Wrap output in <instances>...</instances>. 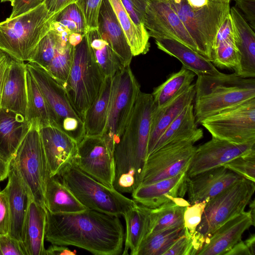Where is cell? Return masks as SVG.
I'll return each instance as SVG.
<instances>
[{
	"instance_id": "obj_1",
	"label": "cell",
	"mask_w": 255,
	"mask_h": 255,
	"mask_svg": "<svg viewBox=\"0 0 255 255\" xmlns=\"http://www.w3.org/2000/svg\"><path fill=\"white\" fill-rule=\"evenodd\" d=\"M46 211L45 239L51 244L73 246L96 255H119L125 232L119 217L87 209L76 213Z\"/></svg>"
},
{
	"instance_id": "obj_2",
	"label": "cell",
	"mask_w": 255,
	"mask_h": 255,
	"mask_svg": "<svg viewBox=\"0 0 255 255\" xmlns=\"http://www.w3.org/2000/svg\"><path fill=\"white\" fill-rule=\"evenodd\" d=\"M155 108L151 94L140 91L115 146L113 188L122 194L131 193L140 184Z\"/></svg>"
},
{
	"instance_id": "obj_3",
	"label": "cell",
	"mask_w": 255,
	"mask_h": 255,
	"mask_svg": "<svg viewBox=\"0 0 255 255\" xmlns=\"http://www.w3.org/2000/svg\"><path fill=\"white\" fill-rule=\"evenodd\" d=\"M194 114L196 123L223 110L255 98V78L235 73L197 76Z\"/></svg>"
},
{
	"instance_id": "obj_4",
	"label": "cell",
	"mask_w": 255,
	"mask_h": 255,
	"mask_svg": "<svg viewBox=\"0 0 255 255\" xmlns=\"http://www.w3.org/2000/svg\"><path fill=\"white\" fill-rule=\"evenodd\" d=\"M166 0L182 21L198 52L212 62L213 42L219 29L230 13V0Z\"/></svg>"
},
{
	"instance_id": "obj_5",
	"label": "cell",
	"mask_w": 255,
	"mask_h": 255,
	"mask_svg": "<svg viewBox=\"0 0 255 255\" xmlns=\"http://www.w3.org/2000/svg\"><path fill=\"white\" fill-rule=\"evenodd\" d=\"M57 13L44 3L0 22V49L13 57L28 62L40 40L50 30Z\"/></svg>"
},
{
	"instance_id": "obj_6",
	"label": "cell",
	"mask_w": 255,
	"mask_h": 255,
	"mask_svg": "<svg viewBox=\"0 0 255 255\" xmlns=\"http://www.w3.org/2000/svg\"><path fill=\"white\" fill-rule=\"evenodd\" d=\"M56 176L87 209L120 217L137 204L84 172L74 161Z\"/></svg>"
},
{
	"instance_id": "obj_7",
	"label": "cell",
	"mask_w": 255,
	"mask_h": 255,
	"mask_svg": "<svg viewBox=\"0 0 255 255\" xmlns=\"http://www.w3.org/2000/svg\"><path fill=\"white\" fill-rule=\"evenodd\" d=\"M105 78L92 54L85 34L75 47L71 69L63 86L71 104L83 122Z\"/></svg>"
},
{
	"instance_id": "obj_8",
	"label": "cell",
	"mask_w": 255,
	"mask_h": 255,
	"mask_svg": "<svg viewBox=\"0 0 255 255\" xmlns=\"http://www.w3.org/2000/svg\"><path fill=\"white\" fill-rule=\"evenodd\" d=\"M255 191V182L243 178L212 198L206 203L194 234L206 243L221 225L245 211Z\"/></svg>"
},
{
	"instance_id": "obj_9",
	"label": "cell",
	"mask_w": 255,
	"mask_h": 255,
	"mask_svg": "<svg viewBox=\"0 0 255 255\" xmlns=\"http://www.w3.org/2000/svg\"><path fill=\"white\" fill-rule=\"evenodd\" d=\"M140 88L130 65L113 76L107 123L101 136L113 154L140 92Z\"/></svg>"
},
{
	"instance_id": "obj_10",
	"label": "cell",
	"mask_w": 255,
	"mask_h": 255,
	"mask_svg": "<svg viewBox=\"0 0 255 255\" xmlns=\"http://www.w3.org/2000/svg\"><path fill=\"white\" fill-rule=\"evenodd\" d=\"M11 161L27 186L33 199L45 208L44 195L49 172L39 128L31 126Z\"/></svg>"
},
{
	"instance_id": "obj_11",
	"label": "cell",
	"mask_w": 255,
	"mask_h": 255,
	"mask_svg": "<svg viewBox=\"0 0 255 255\" xmlns=\"http://www.w3.org/2000/svg\"><path fill=\"white\" fill-rule=\"evenodd\" d=\"M25 65L55 116L58 127L78 143L85 136L84 123L71 104L63 86L39 65L31 61Z\"/></svg>"
},
{
	"instance_id": "obj_12",
	"label": "cell",
	"mask_w": 255,
	"mask_h": 255,
	"mask_svg": "<svg viewBox=\"0 0 255 255\" xmlns=\"http://www.w3.org/2000/svg\"><path fill=\"white\" fill-rule=\"evenodd\" d=\"M213 137L235 144L255 141V98L204 119Z\"/></svg>"
},
{
	"instance_id": "obj_13",
	"label": "cell",
	"mask_w": 255,
	"mask_h": 255,
	"mask_svg": "<svg viewBox=\"0 0 255 255\" xmlns=\"http://www.w3.org/2000/svg\"><path fill=\"white\" fill-rule=\"evenodd\" d=\"M196 147L190 142L180 141L153 151L145 160L139 186L187 172Z\"/></svg>"
},
{
	"instance_id": "obj_14",
	"label": "cell",
	"mask_w": 255,
	"mask_h": 255,
	"mask_svg": "<svg viewBox=\"0 0 255 255\" xmlns=\"http://www.w3.org/2000/svg\"><path fill=\"white\" fill-rule=\"evenodd\" d=\"M143 25L149 37L154 39L173 38L198 52L182 21L166 0H147Z\"/></svg>"
},
{
	"instance_id": "obj_15",
	"label": "cell",
	"mask_w": 255,
	"mask_h": 255,
	"mask_svg": "<svg viewBox=\"0 0 255 255\" xmlns=\"http://www.w3.org/2000/svg\"><path fill=\"white\" fill-rule=\"evenodd\" d=\"M74 162L84 172L113 188L115 175L114 154L101 136L85 135L78 143Z\"/></svg>"
},
{
	"instance_id": "obj_16",
	"label": "cell",
	"mask_w": 255,
	"mask_h": 255,
	"mask_svg": "<svg viewBox=\"0 0 255 255\" xmlns=\"http://www.w3.org/2000/svg\"><path fill=\"white\" fill-rule=\"evenodd\" d=\"M255 149V141L235 144L214 137L196 147L187 171L188 177L221 166L232 159Z\"/></svg>"
},
{
	"instance_id": "obj_17",
	"label": "cell",
	"mask_w": 255,
	"mask_h": 255,
	"mask_svg": "<svg viewBox=\"0 0 255 255\" xmlns=\"http://www.w3.org/2000/svg\"><path fill=\"white\" fill-rule=\"evenodd\" d=\"M49 172L55 176L77 156L78 142L60 128L46 126L39 128Z\"/></svg>"
},
{
	"instance_id": "obj_18",
	"label": "cell",
	"mask_w": 255,
	"mask_h": 255,
	"mask_svg": "<svg viewBox=\"0 0 255 255\" xmlns=\"http://www.w3.org/2000/svg\"><path fill=\"white\" fill-rule=\"evenodd\" d=\"M243 177L221 166L192 177H187L188 202L190 205L209 201Z\"/></svg>"
},
{
	"instance_id": "obj_19",
	"label": "cell",
	"mask_w": 255,
	"mask_h": 255,
	"mask_svg": "<svg viewBox=\"0 0 255 255\" xmlns=\"http://www.w3.org/2000/svg\"><path fill=\"white\" fill-rule=\"evenodd\" d=\"M6 185L10 211L8 234L21 242L23 227L32 197L17 168L11 161Z\"/></svg>"
},
{
	"instance_id": "obj_20",
	"label": "cell",
	"mask_w": 255,
	"mask_h": 255,
	"mask_svg": "<svg viewBox=\"0 0 255 255\" xmlns=\"http://www.w3.org/2000/svg\"><path fill=\"white\" fill-rule=\"evenodd\" d=\"M187 172L147 185L138 186L132 193L137 204L154 209L173 198L182 197L187 191Z\"/></svg>"
},
{
	"instance_id": "obj_21",
	"label": "cell",
	"mask_w": 255,
	"mask_h": 255,
	"mask_svg": "<svg viewBox=\"0 0 255 255\" xmlns=\"http://www.w3.org/2000/svg\"><path fill=\"white\" fill-rule=\"evenodd\" d=\"M255 220L250 212L245 211L221 225L206 242L198 255H225L241 240L243 234Z\"/></svg>"
},
{
	"instance_id": "obj_22",
	"label": "cell",
	"mask_w": 255,
	"mask_h": 255,
	"mask_svg": "<svg viewBox=\"0 0 255 255\" xmlns=\"http://www.w3.org/2000/svg\"><path fill=\"white\" fill-rule=\"evenodd\" d=\"M25 62L13 58L0 98V107L26 119Z\"/></svg>"
},
{
	"instance_id": "obj_23",
	"label": "cell",
	"mask_w": 255,
	"mask_h": 255,
	"mask_svg": "<svg viewBox=\"0 0 255 255\" xmlns=\"http://www.w3.org/2000/svg\"><path fill=\"white\" fill-rule=\"evenodd\" d=\"M195 96V84H192L168 104L160 108L155 106L151 120L147 157L153 152L155 145L165 129L187 106L193 103Z\"/></svg>"
},
{
	"instance_id": "obj_24",
	"label": "cell",
	"mask_w": 255,
	"mask_h": 255,
	"mask_svg": "<svg viewBox=\"0 0 255 255\" xmlns=\"http://www.w3.org/2000/svg\"><path fill=\"white\" fill-rule=\"evenodd\" d=\"M236 45L241 55L239 69L236 74L243 78H255V34L254 30L238 9L230 8Z\"/></svg>"
},
{
	"instance_id": "obj_25",
	"label": "cell",
	"mask_w": 255,
	"mask_h": 255,
	"mask_svg": "<svg viewBox=\"0 0 255 255\" xmlns=\"http://www.w3.org/2000/svg\"><path fill=\"white\" fill-rule=\"evenodd\" d=\"M99 32L111 46L124 66L130 65L133 55L125 34L109 0H103L98 17Z\"/></svg>"
},
{
	"instance_id": "obj_26",
	"label": "cell",
	"mask_w": 255,
	"mask_h": 255,
	"mask_svg": "<svg viewBox=\"0 0 255 255\" xmlns=\"http://www.w3.org/2000/svg\"><path fill=\"white\" fill-rule=\"evenodd\" d=\"M31 125L12 111L0 108V157L10 162Z\"/></svg>"
},
{
	"instance_id": "obj_27",
	"label": "cell",
	"mask_w": 255,
	"mask_h": 255,
	"mask_svg": "<svg viewBox=\"0 0 255 255\" xmlns=\"http://www.w3.org/2000/svg\"><path fill=\"white\" fill-rule=\"evenodd\" d=\"M155 40L159 49L178 59L183 67L196 75L215 76L222 74L210 61L174 39L162 38Z\"/></svg>"
},
{
	"instance_id": "obj_28",
	"label": "cell",
	"mask_w": 255,
	"mask_h": 255,
	"mask_svg": "<svg viewBox=\"0 0 255 255\" xmlns=\"http://www.w3.org/2000/svg\"><path fill=\"white\" fill-rule=\"evenodd\" d=\"M46 209L33 199L27 213L21 240L26 255H45Z\"/></svg>"
},
{
	"instance_id": "obj_29",
	"label": "cell",
	"mask_w": 255,
	"mask_h": 255,
	"mask_svg": "<svg viewBox=\"0 0 255 255\" xmlns=\"http://www.w3.org/2000/svg\"><path fill=\"white\" fill-rule=\"evenodd\" d=\"M197 125L192 103L187 106L165 129L155 145L153 152L166 144L180 141L194 144L203 136V131Z\"/></svg>"
},
{
	"instance_id": "obj_30",
	"label": "cell",
	"mask_w": 255,
	"mask_h": 255,
	"mask_svg": "<svg viewBox=\"0 0 255 255\" xmlns=\"http://www.w3.org/2000/svg\"><path fill=\"white\" fill-rule=\"evenodd\" d=\"M25 79L27 91V121L31 126L36 127L39 128L49 126L58 127L55 116L26 66Z\"/></svg>"
},
{
	"instance_id": "obj_31",
	"label": "cell",
	"mask_w": 255,
	"mask_h": 255,
	"mask_svg": "<svg viewBox=\"0 0 255 255\" xmlns=\"http://www.w3.org/2000/svg\"><path fill=\"white\" fill-rule=\"evenodd\" d=\"M150 208L137 204L124 215L126 225L125 249L122 255H136L149 232Z\"/></svg>"
},
{
	"instance_id": "obj_32",
	"label": "cell",
	"mask_w": 255,
	"mask_h": 255,
	"mask_svg": "<svg viewBox=\"0 0 255 255\" xmlns=\"http://www.w3.org/2000/svg\"><path fill=\"white\" fill-rule=\"evenodd\" d=\"M46 210L53 213L83 211L85 207L56 176H49L44 195Z\"/></svg>"
},
{
	"instance_id": "obj_33",
	"label": "cell",
	"mask_w": 255,
	"mask_h": 255,
	"mask_svg": "<svg viewBox=\"0 0 255 255\" xmlns=\"http://www.w3.org/2000/svg\"><path fill=\"white\" fill-rule=\"evenodd\" d=\"M113 77H106L100 91L86 112L84 125L85 135L102 136L105 130L112 86Z\"/></svg>"
},
{
	"instance_id": "obj_34",
	"label": "cell",
	"mask_w": 255,
	"mask_h": 255,
	"mask_svg": "<svg viewBox=\"0 0 255 255\" xmlns=\"http://www.w3.org/2000/svg\"><path fill=\"white\" fill-rule=\"evenodd\" d=\"M125 34L133 56L146 54L149 49V36L144 26H137L124 7L121 0H109Z\"/></svg>"
},
{
	"instance_id": "obj_35",
	"label": "cell",
	"mask_w": 255,
	"mask_h": 255,
	"mask_svg": "<svg viewBox=\"0 0 255 255\" xmlns=\"http://www.w3.org/2000/svg\"><path fill=\"white\" fill-rule=\"evenodd\" d=\"M189 205L183 198L176 197L158 208L150 209L148 235L168 228L184 226V212Z\"/></svg>"
},
{
	"instance_id": "obj_36",
	"label": "cell",
	"mask_w": 255,
	"mask_h": 255,
	"mask_svg": "<svg viewBox=\"0 0 255 255\" xmlns=\"http://www.w3.org/2000/svg\"><path fill=\"white\" fill-rule=\"evenodd\" d=\"M86 36L92 54L106 77H113L125 67L110 44L101 36L98 29L88 31Z\"/></svg>"
},
{
	"instance_id": "obj_37",
	"label": "cell",
	"mask_w": 255,
	"mask_h": 255,
	"mask_svg": "<svg viewBox=\"0 0 255 255\" xmlns=\"http://www.w3.org/2000/svg\"><path fill=\"white\" fill-rule=\"evenodd\" d=\"M195 76L183 66L179 71L171 74L151 94L156 107H163L182 94L192 84Z\"/></svg>"
},
{
	"instance_id": "obj_38",
	"label": "cell",
	"mask_w": 255,
	"mask_h": 255,
	"mask_svg": "<svg viewBox=\"0 0 255 255\" xmlns=\"http://www.w3.org/2000/svg\"><path fill=\"white\" fill-rule=\"evenodd\" d=\"M57 33L59 38L56 53L48 66L45 69L63 86L71 69L75 46L69 42L68 33Z\"/></svg>"
},
{
	"instance_id": "obj_39",
	"label": "cell",
	"mask_w": 255,
	"mask_h": 255,
	"mask_svg": "<svg viewBox=\"0 0 255 255\" xmlns=\"http://www.w3.org/2000/svg\"><path fill=\"white\" fill-rule=\"evenodd\" d=\"M184 226L168 228L149 234L136 255H163L184 231Z\"/></svg>"
},
{
	"instance_id": "obj_40",
	"label": "cell",
	"mask_w": 255,
	"mask_h": 255,
	"mask_svg": "<svg viewBox=\"0 0 255 255\" xmlns=\"http://www.w3.org/2000/svg\"><path fill=\"white\" fill-rule=\"evenodd\" d=\"M241 55L235 37L215 41L212 46V62L215 66L227 68L237 73L239 67Z\"/></svg>"
},
{
	"instance_id": "obj_41",
	"label": "cell",
	"mask_w": 255,
	"mask_h": 255,
	"mask_svg": "<svg viewBox=\"0 0 255 255\" xmlns=\"http://www.w3.org/2000/svg\"><path fill=\"white\" fill-rule=\"evenodd\" d=\"M59 38L57 32L51 27L49 32L38 43L29 61L34 62L46 69L56 53Z\"/></svg>"
},
{
	"instance_id": "obj_42",
	"label": "cell",
	"mask_w": 255,
	"mask_h": 255,
	"mask_svg": "<svg viewBox=\"0 0 255 255\" xmlns=\"http://www.w3.org/2000/svg\"><path fill=\"white\" fill-rule=\"evenodd\" d=\"M54 21L64 26L71 33L83 35L87 33L83 14L76 3L66 6L57 12Z\"/></svg>"
},
{
	"instance_id": "obj_43",
	"label": "cell",
	"mask_w": 255,
	"mask_h": 255,
	"mask_svg": "<svg viewBox=\"0 0 255 255\" xmlns=\"http://www.w3.org/2000/svg\"><path fill=\"white\" fill-rule=\"evenodd\" d=\"M222 166L242 177L255 182V149L232 159Z\"/></svg>"
},
{
	"instance_id": "obj_44",
	"label": "cell",
	"mask_w": 255,
	"mask_h": 255,
	"mask_svg": "<svg viewBox=\"0 0 255 255\" xmlns=\"http://www.w3.org/2000/svg\"><path fill=\"white\" fill-rule=\"evenodd\" d=\"M103 0H77L75 2L82 12L87 33L98 28V17Z\"/></svg>"
},
{
	"instance_id": "obj_45",
	"label": "cell",
	"mask_w": 255,
	"mask_h": 255,
	"mask_svg": "<svg viewBox=\"0 0 255 255\" xmlns=\"http://www.w3.org/2000/svg\"><path fill=\"white\" fill-rule=\"evenodd\" d=\"M163 255H196L192 236L185 227L183 234L177 238Z\"/></svg>"
},
{
	"instance_id": "obj_46",
	"label": "cell",
	"mask_w": 255,
	"mask_h": 255,
	"mask_svg": "<svg viewBox=\"0 0 255 255\" xmlns=\"http://www.w3.org/2000/svg\"><path fill=\"white\" fill-rule=\"evenodd\" d=\"M208 201H203L188 206L184 212V227L193 235L200 224L203 213Z\"/></svg>"
},
{
	"instance_id": "obj_47",
	"label": "cell",
	"mask_w": 255,
	"mask_h": 255,
	"mask_svg": "<svg viewBox=\"0 0 255 255\" xmlns=\"http://www.w3.org/2000/svg\"><path fill=\"white\" fill-rule=\"evenodd\" d=\"M133 22L138 26L143 25V18L147 0H121Z\"/></svg>"
},
{
	"instance_id": "obj_48",
	"label": "cell",
	"mask_w": 255,
	"mask_h": 255,
	"mask_svg": "<svg viewBox=\"0 0 255 255\" xmlns=\"http://www.w3.org/2000/svg\"><path fill=\"white\" fill-rule=\"evenodd\" d=\"M10 211L7 188L0 191V235L8 234Z\"/></svg>"
},
{
	"instance_id": "obj_49",
	"label": "cell",
	"mask_w": 255,
	"mask_h": 255,
	"mask_svg": "<svg viewBox=\"0 0 255 255\" xmlns=\"http://www.w3.org/2000/svg\"><path fill=\"white\" fill-rule=\"evenodd\" d=\"M0 250L2 255H26L21 242L9 234L0 235Z\"/></svg>"
},
{
	"instance_id": "obj_50",
	"label": "cell",
	"mask_w": 255,
	"mask_h": 255,
	"mask_svg": "<svg viewBox=\"0 0 255 255\" xmlns=\"http://www.w3.org/2000/svg\"><path fill=\"white\" fill-rule=\"evenodd\" d=\"M46 0H10L12 7L9 18L16 17L44 3Z\"/></svg>"
},
{
	"instance_id": "obj_51",
	"label": "cell",
	"mask_w": 255,
	"mask_h": 255,
	"mask_svg": "<svg viewBox=\"0 0 255 255\" xmlns=\"http://www.w3.org/2000/svg\"><path fill=\"white\" fill-rule=\"evenodd\" d=\"M236 6L244 13L245 18L255 29V0H235Z\"/></svg>"
},
{
	"instance_id": "obj_52",
	"label": "cell",
	"mask_w": 255,
	"mask_h": 255,
	"mask_svg": "<svg viewBox=\"0 0 255 255\" xmlns=\"http://www.w3.org/2000/svg\"><path fill=\"white\" fill-rule=\"evenodd\" d=\"M14 57L0 49V98L10 64Z\"/></svg>"
},
{
	"instance_id": "obj_53",
	"label": "cell",
	"mask_w": 255,
	"mask_h": 255,
	"mask_svg": "<svg viewBox=\"0 0 255 255\" xmlns=\"http://www.w3.org/2000/svg\"><path fill=\"white\" fill-rule=\"evenodd\" d=\"M77 0H46L44 4L49 11L57 13L66 6L75 3Z\"/></svg>"
},
{
	"instance_id": "obj_54",
	"label": "cell",
	"mask_w": 255,
	"mask_h": 255,
	"mask_svg": "<svg viewBox=\"0 0 255 255\" xmlns=\"http://www.w3.org/2000/svg\"><path fill=\"white\" fill-rule=\"evenodd\" d=\"M76 250H71L66 246L51 244L45 250V255H75Z\"/></svg>"
},
{
	"instance_id": "obj_55",
	"label": "cell",
	"mask_w": 255,
	"mask_h": 255,
	"mask_svg": "<svg viewBox=\"0 0 255 255\" xmlns=\"http://www.w3.org/2000/svg\"><path fill=\"white\" fill-rule=\"evenodd\" d=\"M225 255H252L245 241L242 240L236 244Z\"/></svg>"
},
{
	"instance_id": "obj_56",
	"label": "cell",
	"mask_w": 255,
	"mask_h": 255,
	"mask_svg": "<svg viewBox=\"0 0 255 255\" xmlns=\"http://www.w3.org/2000/svg\"><path fill=\"white\" fill-rule=\"evenodd\" d=\"M10 163L0 157V182L8 177L10 169Z\"/></svg>"
},
{
	"instance_id": "obj_57",
	"label": "cell",
	"mask_w": 255,
	"mask_h": 255,
	"mask_svg": "<svg viewBox=\"0 0 255 255\" xmlns=\"http://www.w3.org/2000/svg\"><path fill=\"white\" fill-rule=\"evenodd\" d=\"M84 36L79 33H71L69 35V42L75 47L81 42Z\"/></svg>"
},
{
	"instance_id": "obj_58",
	"label": "cell",
	"mask_w": 255,
	"mask_h": 255,
	"mask_svg": "<svg viewBox=\"0 0 255 255\" xmlns=\"http://www.w3.org/2000/svg\"><path fill=\"white\" fill-rule=\"evenodd\" d=\"M247 246L250 249L252 255H255V235L254 234H251L245 241Z\"/></svg>"
},
{
	"instance_id": "obj_59",
	"label": "cell",
	"mask_w": 255,
	"mask_h": 255,
	"mask_svg": "<svg viewBox=\"0 0 255 255\" xmlns=\"http://www.w3.org/2000/svg\"><path fill=\"white\" fill-rule=\"evenodd\" d=\"M250 212L252 218L255 220V200H251L249 202Z\"/></svg>"
},
{
	"instance_id": "obj_60",
	"label": "cell",
	"mask_w": 255,
	"mask_h": 255,
	"mask_svg": "<svg viewBox=\"0 0 255 255\" xmlns=\"http://www.w3.org/2000/svg\"><path fill=\"white\" fill-rule=\"evenodd\" d=\"M10 0H1V2L10 1Z\"/></svg>"
},
{
	"instance_id": "obj_61",
	"label": "cell",
	"mask_w": 255,
	"mask_h": 255,
	"mask_svg": "<svg viewBox=\"0 0 255 255\" xmlns=\"http://www.w3.org/2000/svg\"><path fill=\"white\" fill-rule=\"evenodd\" d=\"M1 0H0V2H1Z\"/></svg>"
},
{
	"instance_id": "obj_62",
	"label": "cell",
	"mask_w": 255,
	"mask_h": 255,
	"mask_svg": "<svg viewBox=\"0 0 255 255\" xmlns=\"http://www.w3.org/2000/svg\"></svg>"
},
{
	"instance_id": "obj_63",
	"label": "cell",
	"mask_w": 255,
	"mask_h": 255,
	"mask_svg": "<svg viewBox=\"0 0 255 255\" xmlns=\"http://www.w3.org/2000/svg\"></svg>"
}]
</instances>
